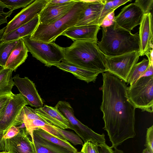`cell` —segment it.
<instances>
[{
	"mask_svg": "<svg viewBox=\"0 0 153 153\" xmlns=\"http://www.w3.org/2000/svg\"><path fill=\"white\" fill-rule=\"evenodd\" d=\"M102 101L100 109L111 148L134 137L136 108L128 98L127 86L123 80L107 71L102 73Z\"/></svg>",
	"mask_w": 153,
	"mask_h": 153,
	"instance_id": "cell-1",
	"label": "cell"
},
{
	"mask_svg": "<svg viewBox=\"0 0 153 153\" xmlns=\"http://www.w3.org/2000/svg\"><path fill=\"white\" fill-rule=\"evenodd\" d=\"M65 61L80 68L102 73L107 71L104 54L97 42L78 40L68 47L64 48Z\"/></svg>",
	"mask_w": 153,
	"mask_h": 153,
	"instance_id": "cell-2",
	"label": "cell"
},
{
	"mask_svg": "<svg viewBox=\"0 0 153 153\" xmlns=\"http://www.w3.org/2000/svg\"><path fill=\"white\" fill-rule=\"evenodd\" d=\"M101 30L102 36L101 41L97 42V46L104 55L112 56L133 52H140V40L137 32L133 34L115 22Z\"/></svg>",
	"mask_w": 153,
	"mask_h": 153,
	"instance_id": "cell-3",
	"label": "cell"
},
{
	"mask_svg": "<svg viewBox=\"0 0 153 153\" xmlns=\"http://www.w3.org/2000/svg\"><path fill=\"white\" fill-rule=\"evenodd\" d=\"M87 3L78 0L71 9L62 17L48 25L39 24L30 36L32 40L50 43L54 42L68 28L75 26L84 10Z\"/></svg>",
	"mask_w": 153,
	"mask_h": 153,
	"instance_id": "cell-4",
	"label": "cell"
},
{
	"mask_svg": "<svg viewBox=\"0 0 153 153\" xmlns=\"http://www.w3.org/2000/svg\"><path fill=\"white\" fill-rule=\"evenodd\" d=\"M30 36L22 38L24 42L33 56L45 66H55L64 59V48L54 42L46 43L31 39Z\"/></svg>",
	"mask_w": 153,
	"mask_h": 153,
	"instance_id": "cell-5",
	"label": "cell"
},
{
	"mask_svg": "<svg viewBox=\"0 0 153 153\" xmlns=\"http://www.w3.org/2000/svg\"><path fill=\"white\" fill-rule=\"evenodd\" d=\"M129 99L136 108L153 111V76L142 77L127 87Z\"/></svg>",
	"mask_w": 153,
	"mask_h": 153,
	"instance_id": "cell-6",
	"label": "cell"
},
{
	"mask_svg": "<svg viewBox=\"0 0 153 153\" xmlns=\"http://www.w3.org/2000/svg\"><path fill=\"white\" fill-rule=\"evenodd\" d=\"M107 71L126 83L129 74L138 61L139 52H133L115 56L104 54Z\"/></svg>",
	"mask_w": 153,
	"mask_h": 153,
	"instance_id": "cell-7",
	"label": "cell"
},
{
	"mask_svg": "<svg viewBox=\"0 0 153 153\" xmlns=\"http://www.w3.org/2000/svg\"><path fill=\"white\" fill-rule=\"evenodd\" d=\"M55 106L68 120L70 129L74 131L84 143L90 141L95 143L99 141L100 134L83 124L76 118L74 115V109L68 102L59 101Z\"/></svg>",
	"mask_w": 153,
	"mask_h": 153,
	"instance_id": "cell-8",
	"label": "cell"
},
{
	"mask_svg": "<svg viewBox=\"0 0 153 153\" xmlns=\"http://www.w3.org/2000/svg\"><path fill=\"white\" fill-rule=\"evenodd\" d=\"M49 0H36L23 9L7 24L4 34L8 33L27 23L40 12Z\"/></svg>",
	"mask_w": 153,
	"mask_h": 153,
	"instance_id": "cell-9",
	"label": "cell"
},
{
	"mask_svg": "<svg viewBox=\"0 0 153 153\" xmlns=\"http://www.w3.org/2000/svg\"><path fill=\"white\" fill-rule=\"evenodd\" d=\"M27 105V102L20 93H13L0 119V131L4 134L9 128L15 126L17 117L23 107Z\"/></svg>",
	"mask_w": 153,
	"mask_h": 153,
	"instance_id": "cell-10",
	"label": "cell"
},
{
	"mask_svg": "<svg viewBox=\"0 0 153 153\" xmlns=\"http://www.w3.org/2000/svg\"><path fill=\"white\" fill-rule=\"evenodd\" d=\"M144 15L140 8L134 3L122 8L115 16L114 22L120 27L131 32L136 26L140 25Z\"/></svg>",
	"mask_w": 153,
	"mask_h": 153,
	"instance_id": "cell-11",
	"label": "cell"
},
{
	"mask_svg": "<svg viewBox=\"0 0 153 153\" xmlns=\"http://www.w3.org/2000/svg\"><path fill=\"white\" fill-rule=\"evenodd\" d=\"M14 85L28 105L38 108L43 106V101L39 94L35 84L27 77H20L17 74L13 77Z\"/></svg>",
	"mask_w": 153,
	"mask_h": 153,
	"instance_id": "cell-12",
	"label": "cell"
},
{
	"mask_svg": "<svg viewBox=\"0 0 153 153\" xmlns=\"http://www.w3.org/2000/svg\"><path fill=\"white\" fill-rule=\"evenodd\" d=\"M25 128L20 129L14 137L5 140L6 151L11 153H36L34 144Z\"/></svg>",
	"mask_w": 153,
	"mask_h": 153,
	"instance_id": "cell-13",
	"label": "cell"
},
{
	"mask_svg": "<svg viewBox=\"0 0 153 153\" xmlns=\"http://www.w3.org/2000/svg\"><path fill=\"white\" fill-rule=\"evenodd\" d=\"M140 56L146 55L153 49V17L152 13L144 14L140 24Z\"/></svg>",
	"mask_w": 153,
	"mask_h": 153,
	"instance_id": "cell-14",
	"label": "cell"
},
{
	"mask_svg": "<svg viewBox=\"0 0 153 153\" xmlns=\"http://www.w3.org/2000/svg\"><path fill=\"white\" fill-rule=\"evenodd\" d=\"M78 1L73 0L69 3L58 4L48 3L39 15V24H49L59 19L67 13Z\"/></svg>",
	"mask_w": 153,
	"mask_h": 153,
	"instance_id": "cell-15",
	"label": "cell"
},
{
	"mask_svg": "<svg viewBox=\"0 0 153 153\" xmlns=\"http://www.w3.org/2000/svg\"><path fill=\"white\" fill-rule=\"evenodd\" d=\"M35 110L37 114L46 123L62 129H70L68 120L55 106L45 105Z\"/></svg>",
	"mask_w": 153,
	"mask_h": 153,
	"instance_id": "cell-16",
	"label": "cell"
},
{
	"mask_svg": "<svg viewBox=\"0 0 153 153\" xmlns=\"http://www.w3.org/2000/svg\"><path fill=\"white\" fill-rule=\"evenodd\" d=\"M100 27L99 25L74 26L68 29L62 35L67 37L74 41L88 40L97 42V36Z\"/></svg>",
	"mask_w": 153,
	"mask_h": 153,
	"instance_id": "cell-17",
	"label": "cell"
},
{
	"mask_svg": "<svg viewBox=\"0 0 153 153\" xmlns=\"http://www.w3.org/2000/svg\"><path fill=\"white\" fill-rule=\"evenodd\" d=\"M105 0L100 2L87 3L75 26L99 25L101 12Z\"/></svg>",
	"mask_w": 153,
	"mask_h": 153,
	"instance_id": "cell-18",
	"label": "cell"
},
{
	"mask_svg": "<svg viewBox=\"0 0 153 153\" xmlns=\"http://www.w3.org/2000/svg\"><path fill=\"white\" fill-rule=\"evenodd\" d=\"M58 68L72 74L77 78L88 83L94 82L99 73L85 69L69 63L64 60L55 65Z\"/></svg>",
	"mask_w": 153,
	"mask_h": 153,
	"instance_id": "cell-19",
	"label": "cell"
},
{
	"mask_svg": "<svg viewBox=\"0 0 153 153\" xmlns=\"http://www.w3.org/2000/svg\"><path fill=\"white\" fill-rule=\"evenodd\" d=\"M39 15L27 23L8 33L3 34L1 42H7L19 39L29 35H31L39 24Z\"/></svg>",
	"mask_w": 153,
	"mask_h": 153,
	"instance_id": "cell-20",
	"label": "cell"
},
{
	"mask_svg": "<svg viewBox=\"0 0 153 153\" xmlns=\"http://www.w3.org/2000/svg\"><path fill=\"white\" fill-rule=\"evenodd\" d=\"M28 52L22 38L19 39L16 46L11 53L4 68L16 71L18 68L24 62Z\"/></svg>",
	"mask_w": 153,
	"mask_h": 153,
	"instance_id": "cell-21",
	"label": "cell"
},
{
	"mask_svg": "<svg viewBox=\"0 0 153 153\" xmlns=\"http://www.w3.org/2000/svg\"><path fill=\"white\" fill-rule=\"evenodd\" d=\"M31 140L34 144L36 153H74L46 140L33 133Z\"/></svg>",
	"mask_w": 153,
	"mask_h": 153,
	"instance_id": "cell-22",
	"label": "cell"
},
{
	"mask_svg": "<svg viewBox=\"0 0 153 153\" xmlns=\"http://www.w3.org/2000/svg\"><path fill=\"white\" fill-rule=\"evenodd\" d=\"M33 133L46 140L61 146L73 152H78L77 149L68 141L58 138L41 128H36L33 131Z\"/></svg>",
	"mask_w": 153,
	"mask_h": 153,
	"instance_id": "cell-23",
	"label": "cell"
},
{
	"mask_svg": "<svg viewBox=\"0 0 153 153\" xmlns=\"http://www.w3.org/2000/svg\"><path fill=\"white\" fill-rule=\"evenodd\" d=\"M13 70L0 67V94L13 93L12 89L15 85L12 77Z\"/></svg>",
	"mask_w": 153,
	"mask_h": 153,
	"instance_id": "cell-24",
	"label": "cell"
},
{
	"mask_svg": "<svg viewBox=\"0 0 153 153\" xmlns=\"http://www.w3.org/2000/svg\"><path fill=\"white\" fill-rule=\"evenodd\" d=\"M149 65L148 59L145 58L136 64L131 70L128 78L126 83L131 85L138 79L142 77Z\"/></svg>",
	"mask_w": 153,
	"mask_h": 153,
	"instance_id": "cell-25",
	"label": "cell"
},
{
	"mask_svg": "<svg viewBox=\"0 0 153 153\" xmlns=\"http://www.w3.org/2000/svg\"><path fill=\"white\" fill-rule=\"evenodd\" d=\"M19 41V39L0 42V66L4 68L8 58Z\"/></svg>",
	"mask_w": 153,
	"mask_h": 153,
	"instance_id": "cell-26",
	"label": "cell"
},
{
	"mask_svg": "<svg viewBox=\"0 0 153 153\" xmlns=\"http://www.w3.org/2000/svg\"><path fill=\"white\" fill-rule=\"evenodd\" d=\"M131 0H105V2L100 15L99 25H100L104 18L108 14L114 11L120 6L123 5Z\"/></svg>",
	"mask_w": 153,
	"mask_h": 153,
	"instance_id": "cell-27",
	"label": "cell"
},
{
	"mask_svg": "<svg viewBox=\"0 0 153 153\" xmlns=\"http://www.w3.org/2000/svg\"><path fill=\"white\" fill-rule=\"evenodd\" d=\"M35 119L43 120L37 114L35 109L25 105L23 107L17 117L15 126L22 125L25 120Z\"/></svg>",
	"mask_w": 153,
	"mask_h": 153,
	"instance_id": "cell-28",
	"label": "cell"
},
{
	"mask_svg": "<svg viewBox=\"0 0 153 153\" xmlns=\"http://www.w3.org/2000/svg\"><path fill=\"white\" fill-rule=\"evenodd\" d=\"M53 127L64 139L69 141L74 145L84 144L81 138L72 132L65 130L53 125Z\"/></svg>",
	"mask_w": 153,
	"mask_h": 153,
	"instance_id": "cell-29",
	"label": "cell"
},
{
	"mask_svg": "<svg viewBox=\"0 0 153 153\" xmlns=\"http://www.w3.org/2000/svg\"><path fill=\"white\" fill-rule=\"evenodd\" d=\"M34 0H1L8 7L9 10H13L20 8H25L30 4Z\"/></svg>",
	"mask_w": 153,
	"mask_h": 153,
	"instance_id": "cell-30",
	"label": "cell"
},
{
	"mask_svg": "<svg viewBox=\"0 0 153 153\" xmlns=\"http://www.w3.org/2000/svg\"><path fill=\"white\" fill-rule=\"evenodd\" d=\"M134 3L140 8L144 15L151 13L153 8V0H136Z\"/></svg>",
	"mask_w": 153,
	"mask_h": 153,
	"instance_id": "cell-31",
	"label": "cell"
},
{
	"mask_svg": "<svg viewBox=\"0 0 153 153\" xmlns=\"http://www.w3.org/2000/svg\"><path fill=\"white\" fill-rule=\"evenodd\" d=\"M145 146L151 153H153V126L147 128Z\"/></svg>",
	"mask_w": 153,
	"mask_h": 153,
	"instance_id": "cell-32",
	"label": "cell"
},
{
	"mask_svg": "<svg viewBox=\"0 0 153 153\" xmlns=\"http://www.w3.org/2000/svg\"><path fill=\"white\" fill-rule=\"evenodd\" d=\"M6 8L8 9V7L0 0V26L3 24L7 23V18L10 16L13 12L12 10L5 12L4 9Z\"/></svg>",
	"mask_w": 153,
	"mask_h": 153,
	"instance_id": "cell-33",
	"label": "cell"
},
{
	"mask_svg": "<svg viewBox=\"0 0 153 153\" xmlns=\"http://www.w3.org/2000/svg\"><path fill=\"white\" fill-rule=\"evenodd\" d=\"M81 152L82 153H99L98 145L88 141L84 143Z\"/></svg>",
	"mask_w": 153,
	"mask_h": 153,
	"instance_id": "cell-34",
	"label": "cell"
},
{
	"mask_svg": "<svg viewBox=\"0 0 153 153\" xmlns=\"http://www.w3.org/2000/svg\"><path fill=\"white\" fill-rule=\"evenodd\" d=\"M12 93L0 94V119L4 113L5 108L10 100Z\"/></svg>",
	"mask_w": 153,
	"mask_h": 153,
	"instance_id": "cell-35",
	"label": "cell"
},
{
	"mask_svg": "<svg viewBox=\"0 0 153 153\" xmlns=\"http://www.w3.org/2000/svg\"><path fill=\"white\" fill-rule=\"evenodd\" d=\"M114 11L108 14L104 18L100 25L102 28H105L113 25L114 23Z\"/></svg>",
	"mask_w": 153,
	"mask_h": 153,
	"instance_id": "cell-36",
	"label": "cell"
},
{
	"mask_svg": "<svg viewBox=\"0 0 153 153\" xmlns=\"http://www.w3.org/2000/svg\"><path fill=\"white\" fill-rule=\"evenodd\" d=\"M20 129L18 127L12 126L7 129L4 135L3 138L5 140L11 138L17 135Z\"/></svg>",
	"mask_w": 153,
	"mask_h": 153,
	"instance_id": "cell-37",
	"label": "cell"
},
{
	"mask_svg": "<svg viewBox=\"0 0 153 153\" xmlns=\"http://www.w3.org/2000/svg\"><path fill=\"white\" fill-rule=\"evenodd\" d=\"M99 153H114L112 148L105 143L98 145Z\"/></svg>",
	"mask_w": 153,
	"mask_h": 153,
	"instance_id": "cell-38",
	"label": "cell"
},
{
	"mask_svg": "<svg viewBox=\"0 0 153 153\" xmlns=\"http://www.w3.org/2000/svg\"><path fill=\"white\" fill-rule=\"evenodd\" d=\"M73 0H49L48 3L51 4H63L70 2Z\"/></svg>",
	"mask_w": 153,
	"mask_h": 153,
	"instance_id": "cell-39",
	"label": "cell"
},
{
	"mask_svg": "<svg viewBox=\"0 0 153 153\" xmlns=\"http://www.w3.org/2000/svg\"><path fill=\"white\" fill-rule=\"evenodd\" d=\"M4 134L0 131V151H6L5 140L3 138Z\"/></svg>",
	"mask_w": 153,
	"mask_h": 153,
	"instance_id": "cell-40",
	"label": "cell"
},
{
	"mask_svg": "<svg viewBox=\"0 0 153 153\" xmlns=\"http://www.w3.org/2000/svg\"><path fill=\"white\" fill-rule=\"evenodd\" d=\"M153 65H149L148 68L143 74L142 77H146L153 76Z\"/></svg>",
	"mask_w": 153,
	"mask_h": 153,
	"instance_id": "cell-41",
	"label": "cell"
},
{
	"mask_svg": "<svg viewBox=\"0 0 153 153\" xmlns=\"http://www.w3.org/2000/svg\"><path fill=\"white\" fill-rule=\"evenodd\" d=\"M83 1L87 3H95L102 2V0H82Z\"/></svg>",
	"mask_w": 153,
	"mask_h": 153,
	"instance_id": "cell-42",
	"label": "cell"
},
{
	"mask_svg": "<svg viewBox=\"0 0 153 153\" xmlns=\"http://www.w3.org/2000/svg\"><path fill=\"white\" fill-rule=\"evenodd\" d=\"M114 153H124L122 151L117 149V148H114Z\"/></svg>",
	"mask_w": 153,
	"mask_h": 153,
	"instance_id": "cell-43",
	"label": "cell"
},
{
	"mask_svg": "<svg viewBox=\"0 0 153 153\" xmlns=\"http://www.w3.org/2000/svg\"><path fill=\"white\" fill-rule=\"evenodd\" d=\"M142 153H151V152L146 148L143 150Z\"/></svg>",
	"mask_w": 153,
	"mask_h": 153,
	"instance_id": "cell-44",
	"label": "cell"
},
{
	"mask_svg": "<svg viewBox=\"0 0 153 153\" xmlns=\"http://www.w3.org/2000/svg\"><path fill=\"white\" fill-rule=\"evenodd\" d=\"M0 153H11L9 151H3L1 152H0Z\"/></svg>",
	"mask_w": 153,
	"mask_h": 153,
	"instance_id": "cell-45",
	"label": "cell"
},
{
	"mask_svg": "<svg viewBox=\"0 0 153 153\" xmlns=\"http://www.w3.org/2000/svg\"><path fill=\"white\" fill-rule=\"evenodd\" d=\"M77 153H82L81 152H78Z\"/></svg>",
	"mask_w": 153,
	"mask_h": 153,
	"instance_id": "cell-46",
	"label": "cell"
}]
</instances>
